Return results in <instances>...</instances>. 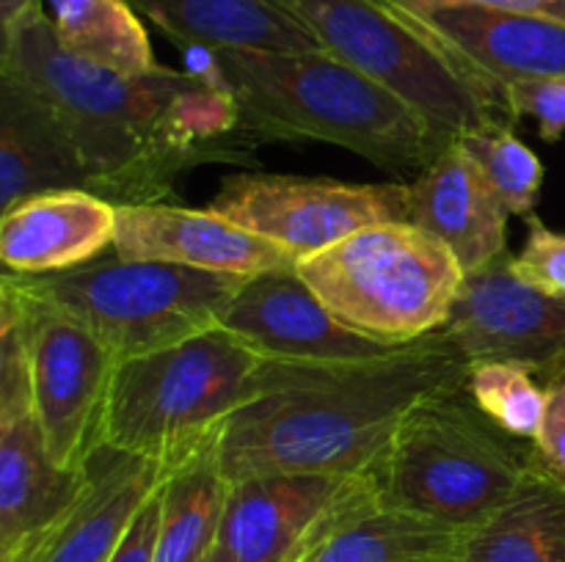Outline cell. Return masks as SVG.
Listing matches in <instances>:
<instances>
[{"instance_id":"26","label":"cell","mask_w":565,"mask_h":562,"mask_svg":"<svg viewBox=\"0 0 565 562\" xmlns=\"http://www.w3.org/2000/svg\"><path fill=\"white\" fill-rule=\"evenodd\" d=\"M469 158L483 171L486 182L508 215L527 218L535 213L544 185V163L539 154L511 130L508 119L472 127L458 136Z\"/></svg>"},{"instance_id":"19","label":"cell","mask_w":565,"mask_h":562,"mask_svg":"<svg viewBox=\"0 0 565 562\" xmlns=\"http://www.w3.org/2000/svg\"><path fill=\"white\" fill-rule=\"evenodd\" d=\"M86 490L36 562H110L166 477V468L116 446L97 444L83 463Z\"/></svg>"},{"instance_id":"21","label":"cell","mask_w":565,"mask_h":562,"mask_svg":"<svg viewBox=\"0 0 565 562\" xmlns=\"http://www.w3.org/2000/svg\"><path fill=\"white\" fill-rule=\"evenodd\" d=\"M61 187L86 191L75 149L25 94L0 83V213Z\"/></svg>"},{"instance_id":"3","label":"cell","mask_w":565,"mask_h":562,"mask_svg":"<svg viewBox=\"0 0 565 562\" xmlns=\"http://www.w3.org/2000/svg\"><path fill=\"white\" fill-rule=\"evenodd\" d=\"M243 130L257 141H326L392 174H423L456 141L412 102L329 53L218 50Z\"/></svg>"},{"instance_id":"31","label":"cell","mask_w":565,"mask_h":562,"mask_svg":"<svg viewBox=\"0 0 565 562\" xmlns=\"http://www.w3.org/2000/svg\"><path fill=\"white\" fill-rule=\"evenodd\" d=\"M539 378L546 386V411L533 439V455L541 472L565 488V364L541 372Z\"/></svg>"},{"instance_id":"12","label":"cell","mask_w":565,"mask_h":562,"mask_svg":"<svg viewBox=\"0 0 565 562\" xmlns=\"http://www.w3.org/2000/svg\"><path fill=\"white\" fill-rule=\"evenodd\" d=\"M221 328L274 361L312 367L375 361L403 347L342 325L296 270L248 275L232 298Z\"/></svg>"},{"instance_id":"8","label":"cell","mask_w":565,"mask_h":562,"mask_svg":"<svg viewBox=\"0 0 565 562\" xmlns=\"http://www.w3.org/2000/svg\"><path fill=\"white\" fill-rule=\"evenodd\" d=\"M323 50L384 83L458 138L508 119L500 94L463 66L397 0H279Z\"/></svg>"},{"instance_id":"22","label":"cell","mask_w":565,"mask_h":562,"mask_svg":"<svg viewBox=\"0 0 565 562\" xmlns=\"http://www.w3.org/2000/svg\"><path fill=\"white\" fill-rule=\"evenodd\" d=\"M463 562H565V488L533 463L519 488L463 534Z\"/></svg>"},{"instance_id":"20","label":"cell","mask_w":565,"mask_h":562,"mask_svg":"<svg viewBox=\"0 0 565 562\" xmlns=\"http://www.w3.org/2000/svg\"><path fill=\"white\" fill-rule=\"evenodd\" d=\"M171 42L254 53H326L312 31L279 0H136Z\"/></svg>"},{"instance_id":"9","label":"cell","mask_w":565,"mask_h":562,"mask_svg":"<svg viewBox=\"0 0 565 562\" xmlns=\"http://www.w3.org/2000/svg\"><path fill=\"white\" fill-rule=\"evenodd\" d=\"M0 287L14 295L28 336L31 411L44 450L58 466L83 468L99 444L105 402L119 361L81 323L22 287L6 270Z\"/></svg>"},{"instance_id":"27","label":"cell","mask_w":565,"mask_h":562,"mask_svg":"<svg viewBox=\"0 0 565 562\" xmlns=\"http://www.w3.org/2000/svg\"><path fill=\"white\" fill-rule=\"evenodd\" d=\"M467 389L480 411L505 433L522 441L539 435L546 411V386L530 367L513 361L472 364Z\"/></svg>"},{"instance_id":"5","label":"cell","mask_w":565,"mask_h":562,"mask_svg":"<svg viewBox=\"0 0 565 562\" xmlns=\"http://www.w3.org/2000/svg\"><path fill=\"white\" fill-rule=\"evenodd\" d=\"M533 463V441L505 433L461 386L417 402L370 474L381 505L467 534L508 501Z\"/></svg>"},{"instance_id":"18","label":"cell","mask_w":565,"mask_h":562,"mask_svg":"<svg viewBox=\"0 0 565 562\" xmlns=\"http://www.w3.org/2000/svg\"><path fill=\"white\" fill-rule=\"evenodd\" d=\"M412 185V224L439 237L463 273H478L508 257V213L461 141L445 152Z\"/></svg>"},{"instance_id":"32","label":"cell","mask_w":565,"mask_h":562,"mask_svg":"<svg viewBox=\"0 0 565 562\" xmlns=\"http://www.w3.org/2000/svg\"><path fill=\"white\" fill-rule=\"evenodd\" d=\"M158 490H154L152 499L141 507L136 521L130 523L125 540H121V545L116 549L114 560L110 562H154V545H158V527H160Z\"/></svg>"},{"instance_id":"15","label":"cell","mask_w":565,"mask_h":562,"mask_svg":"<svg viewBox=\"0 0 565 562\" xmlns=\"http://www.w3.org/2000/svg\"><path fill=\"white\" fill-rule=\"evenodd\" d=\"M86 490L47 455L33 413L0 422V562H36Z\"/></svg>"},{"instance_id":"14","label":"cell","mask_w":565,"mask_h":562,"mask_svg":"<svg viewBox=\"0 0 565 562\" xmlns=\"http://www.w3.org/2000/svg\"><path fill=\"white\" fill-rule=\"evenodd\" d=\"M114 253L243 279L296 270L301 259L290 248L232 224L210 207L191 209L163 202L116 207Z\"/></svg>"},{"instance_id":"7","label":"cell","mask_w":565,"mask_h":562,"mask_svg":"<svg viewBox=\"0 0 565 562\" xmlns=\"http://www.w3.org/2000/svg\"><path fill=\"white\" fill-rule=\"evenodd\" d=\"M20 281L97 336L121 364L218 328L246 279L114 253Z\"/></svg>"},{"instance_id":"25","label":"cell","mask_w":565,"mask_h":562,"mask_svg":"<svg viewBox=\"0 0 565 562\" xmlns=\"http://www.w3.org/2000/svg\"><path fill=\"white\" fill-rule=\"evenodd\" d=\"M61 44L77 58L125 77L158 69L141 17L127 0H50Z\"/></svg>"},{"instance_id":"16","label":"cell","mask_w":565,"mask_h":562,"mask_svg":"<svg viewBox=\"0 0 565 562\" xmlns=\"http://www.w3.org/2000/svg\"><path fill=\"white\" fill-rule=\"evenodd\" d=\"M408 11L497 94L522 80L565 77L563 22L478 6Z\"/></svg>"},{"instance_id":"29","label":"cell","mask_w":565,"mask_h":562,"mask_svg":"<svg viewBox=\"0 0 565 562\" xmlns=\"http://www.w3.org/2000/svg\"><path fill=\"white\" fill-rule=\"evenodd\" d=\"M527 240L522 251L511 253L516 279L546 295L565 298V231L546 226L539 215H527Z\"/></svg>"},{"instance_id":"33","label":"cell","mask_w":565,"mask_h":562,"mask_svg":"<svg viewBox=\"0 0 565 562\" xmlns=\"http://www.w3.org/2000/svg\"><path fill=\"white\" fill-rule=\"evenodd\" d=\"M406 9H439V6H478V9L511 11V14L544 17L565 25V0H397Z\"/></svg>"},{"instance_id":"11","label":"cell","mask_w":565,"mask_h":562,"mask_svg":"<svg viewBox=\"0 0 565 562\" xmlns=\"http://www.w3.org/2000/svg\"><path fill=\"white\" fill-rule=\"evenodd\" d=\"M375 499L373 474L285 472L241 479L226 499L218 549L235 562H298Z\"/></svg>"},{"instance_id":"30","label":"cell","mask_w":565,"mask_h":562,"mask_svg":"<svg viewBox=\"0 0 565 562\" xmlns=\"http://www.w3.org/2000/svg\"><path fill=\"white\" fill-rule=\"evenodd\" d=\"M502 102L511 119H533L539 136L555 143L565 136V77L522 80L502 88Z\"/></svg>"},{"instance_id":"10","label":"cell","mask_w":565,"mask_h":562,"mask_svg":"<svg viewBox=\"0 0 565 562\" xmlns=\"http://www.w3.org/2000/svg\"><path fill=\"white\" fill-rule=\"evenodd\" d=\"M210 209L309 257L359 229L412 218V185L241 171L221 180Z\"/></svg>"},{"instance_id":"4","label":"cell","mask_w":565,"mask_h":562,"mask_svg":"<svg viewBox=\"0 0 565 562\" xmlns=\"http://www.w3.org/2000/svg\"><path fill=\"white\" fill-rule=\"evenodd\" d=\"M312 364H285L226 328L127 358L116 367L99 444L171 468L215 444L257 397L296 383Z\"/></svg>"},{"instance_id":"28","label":"cell","mask_w":565,"mask_h":562,"mask_svg":"<svg viewBox=\"0 0 565 562\" xmlns=\"http://www.w3.org/2000/svg\"><path fill=\"white\" fill-rule=\"evenodd\" d=\"M31 411L28 336L14 295L0 287V422Z\"/></svg>"},{"instance_id":"24","label":"cell","mask_w":565,"mask_h":562,"mask_svg":"<svg viewBox=\"0 0 565 562\" xmlns=\"http://www.w3.org/2000/svg\"><path fill=\"white\" fill-rule=\"evenodd\" d=\"M221 441V439H218ZM218 441L166 468L154 562H202L218 545L232 483L221 468Z\"/></svg>"},{"instance_id":"13","label":"cell","mask_w":565,"mask_h":562,"mask_svg":"<svg viewBox=\"0 0 565 562\" xmlns=\"http://www.w3.org/2000/svg\"><path fill=\"white\" fill-rule=\"evenodd\" d=\"M445 334L472 364L513 361L550 372L565 364V298L516 279L508 253L463 279Z\"/></svg>"},{"instance_id":"35","label":"cell","mask_w":565,"mask_h":562,"mask_svg":"<svg viewBox=\"0 0 565 562\" xmlns=\"http://www.w3.org/2000/svg\"><path fill=\"white\" fill-rule=\"evenodd\" d=\"M11 3H25V0H11Z\"/></svg>"},{"instance_id":"6","label":"cell","mask_w":565,"mask_h":562,"mask_svg":"<svg viewBox=\"0 0 565 562\" xmlns=\"http://www.w3.org/2000/svg\"><path fill=\"white\" fill-rule=\"evenodd\" d=\"M296 273L342 325L390 345L445 328L467 279L456 253L412 220L353 231L298 259Z\"/></svg>"},{"instance_id":"17","label":"cell","mask_w":565,"mask_h":562,"mask_svg":"<svg viewBox=\"0 0 565 562\" xmlns=\"http://www.w3.org/2000/svg\"><path fill=\"white\" fill-rule=\"evenodd\" d=\"M116 204L83 187L22 198L0 213V259L20 275L81 268L114 248Z\"/></svg>"},{"instance_id":"1","label":"cell","mask_w":565,"mask_h":562,"mask_svg":"<svg viewBox=\"0 0 565 562\" xmlns=\"http://www.w3.org/2000/svg\"><path fill=\"white\" fill-rule=\"evenodd\" d=\"M472 361L445 334L386 358L309 367L296 383L257 397L218 441L230 483L259 474H370L417 402L467 386Z\"/></svg>"},{"instance_id":"2","label":"cell","mask_w":565,"mask_h":562,"mask_svg":"<svg viewBox=\"0 0 565 562\" xmlns=\"http://www.w3.org/2000/svg\"><path fill=\"white\" fill-rule=\"evenodd\" d=\"M191 72L169 66L125 77L61 44L42 0H3L0 83L25 94L61 130L86 171V191L110 204H160L199 154L169 138L166 121Z\"/></svg>"},{"instance_id":"36","label":"cell","mask_w":565,"mask_h":562,"mask_svg":"<svg viewBox=\"0 0 565 562\" xmlns=\"http://www.w3.org/2000/svg\"><path fill=\"white\" fill-rule=\"evenodd\" d=\"M127 3H136V0H127Z\"/></svg>"},{"instance_id":"34","label":"cell","mask_w":565,"mask_h":562,"mask_svg":"<svg viewBox=\"0 0 565 562\" xmlns=\"http://www.w3.org/2000/svg\"><path fill=\"white\" fill-rule=\"evenodd\" d=\"M202 562H235V560H232V556L230 554H226V551H221L218 549V545H215V549L213 551H210V554L207 556H204V560Z\"/></svg>"},{"instance_id":"23","label":"cell","mask_w":565,"mask_h":562,"mask_svg":"<svg viewBox=\"0 0 565 562\" xmlns=\"http://www.w3.org/2000/svg\"><path fill=\"white\" fill-rule=\"evenodd\" d=\"M298 562H463V532L375 499Z\"/></svg>"}]
</instances>
